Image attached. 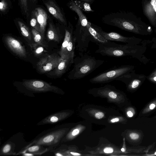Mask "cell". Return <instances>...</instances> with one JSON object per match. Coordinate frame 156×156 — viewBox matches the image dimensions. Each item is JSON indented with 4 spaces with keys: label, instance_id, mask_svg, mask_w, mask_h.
<instances>
[{
    "label": "cell",
    "instance_id": "25",
    "mask_svg": "<svg viewBox=\"0 0 156 156\" xmlns=\"http://www.w3.org/2000/svg\"><path fill=\"white\" fill-rule=\"evenodd\" d=\"M63 146L61 145L57 147H56L50 151V152H52L55 156H63L66 155L65 151L63 148Z\"/></svg>",
    "mask_w": 156,
    "mask_h": 156
},
{
    "label": "cell",
    "instance_id": "6",
    "mask_svg": "<svg viewBox=\"0 0 156 156\" xmlns=\"http://www.w3.org/2000/svg\"><path fill=\"white\" fill-rule=\"evenodd\" d=\"M90 22L87 26H83L78 21L74 31L76 48L80 52L86 51L89 46L90 42L96 43L93 35L89 30V27L91 24Z\"/></svg>",
    "mask_w": 156,
    "mask_h": 156
},
{
    "label": "cell",
    "instance_id": "23",
    "mask_svg": "<svg viewBox=\"0 0 156 156\" xmlns=\"http://www.w3.org/2000/svg\"><path fill=\"white\" fill-rule=\"evenodd\" d=\"M74 3L83 11L89 13L94 12L91 8L90 4L84 2L73 0Z\"/></svg>",
    "mask_w": 156,
    "mask_h": 156
},
{
    "label": "cell",
    "instance_id": "38",
    "mask_svg": "<svg viewBox=\"0 0 156 156\" xmlns=\"http://www.w3.org/2000/svg\"><path fill=\"white\" fill-rule=\"evenodd\" d=\"M119 121V119L118 118H113L111 120V122H118Z\"/></svg>",
    "mask_w": 156,
    "mask_h": 156
},
{
    "label": "cell",
    "instance_id": "22",
    "mask_svg": "<svg viewBox=\"0 0 156 156\" xmlns=\"http://www.w3.org/2000/svg\"><path fill=\"white\" fill-rule=\"evenodd\" d=\"M31 32L34 43L44 47H47L48 45L44 40V37L40 32L33 28L32 29Z\"/></svg>",
    "mask_w": 156,
    "mask_h": 156
},
{
    "label": "cell",
    "instance_id": "18",
    "mask_svg": "<svg viewBox=\"0 0 156 156\" xmlns=\"http://www.w3.org/2000/svg\"><path fill=\"white\" fill-rule=\"evenodd\" d=\"M53 148L51 147H44L40 145H33L25 148H23L18 153V155L25 153H30L31 155H39L48 152H50Z\"/></svg>",
    "mask_w": 156,
    "mask_h": 156
},
{
    "label": "cell",
    "instance_id": "9",
    "mask_svg": "<svg viewBox=\"0 0 156 156\" xmlns=\"http://www.w3.org/2000/svg\"><path fill=\"white\" fill-rule=\"evenodd\" d=\"M146 77L145 75L136 74L134 69L130 72L118 78L116 80L124 83L129 90H134L142 84Z\"/></svg>",
    "mask_w": 156,
    "mask_h": 156
},
{
    "label": "cell",
    "instance_id": "28",
    "mask_svg": "<svg viewBox=\"0 0 156 156\" xmlns=\"http://www.w3.org/2000/svg\"><path fill=\"white\" fill-rule=\"evenodd\" d=\"M30 25L33 28L35 29L41 33L40 26L36 18L34 17L32 18L30 21Z\"/></svg>",
    "mask_w": 156,
    "mask_h": 156
},
{
    "label": "cell",
    "instance_id": "12",
    "mask_svg": "<svg viewBox=\"0 0 156 156\" xmlns=\"http://www.w3.org/2000/svg\"><path fill=\"white\" fill-rule=\"evenodd\" d=\"M4 41L8 48L16 55L21 57H26L25 47L19 40L11 36H7L4 37Z\"/></svg>",
    "mask_w": 156,
    "mask_h": 156
},
{
    "label": "cell",
    "instance_id": "10",
    "mask_svg": "<svg viewBox=\"0 0 156 156\" xmlns=\"http://www.w3.org/2000/svg\"><path fill=\"white\" fill-rule=\"evenodd\" d=\"M62 58L56 53L48 55L41 59L38 62L37 69L42 73L49 72L57 66Z\"/></svg>",
    "mask_w": 156,
    "mask_h": 156
},
{
    "label": "cell",
    "instance_id": "40",
    "mask_svg": "<svg viewBox=\"0 0 156 156\" xmlns=\"http://www.w3.org/2000/svg\"><path fill=\"white\" fill-rule=\"evenodd\" d=\"M70 153L71 154L74 156H80L81 155V154H80L76 152H70Z\"/></svg>",
    "mask_w": 156,
    "mask_h": 156
},
{
    "label": "cell",
    "instance_id": "7",
    "mask_svg": "<svg viewBox=\"0 0 156 156\" xmlns=\"http://www.w3.org/2000/svg\"><path fill=\"white\" fill-rule=\"evenodd\" d=\"M66 27L63 41L58 52V54L62 58L75 56V49L76 48L73 27L69 22L68 25Z\"/></svg>",
    "mask_w": 156,
    "mask_h": 156
},
{
    "label": "cell",
    "instance_id": "31",
    "mask_svg": "<svg viewBox=\"0 0 156 156\" xmlns=\"http://www.w3.org/2000/svg\"><path fill=\"white\" fill-rule=\"evenodd\" d=\"M8 5L5 0H1L0 2V10L4 12L7 9Z\"/></svg>",
    "mask_w": 156,
    "mask_h": 156
},
{
    "label": "cell",
    "instance_id": "41",
    "mask_svg": "<svg viewBox=\"0 0 156 156\" xmlns=\"http://www.w3.org/2000/svg\"><path fill=\"white\" fill-rule=\"evenodd\" d=\"M121 151L122 152H125V150L124 148H122L121 149Z\"/></svg>",
    "mask_w": 156,
    "mask_h": 156
},
{
    "label": "cell",
    "instance_id": "13",
    "mask_svg": "<svg viewBox=\"0 0 156 156\" xmlns=\"http://www.w3.org/2000/svg\"><path fill=\"white\" fill-rule=\"evenodd\" d=\"M143 11L151 24L156 27V0H145L143 4Z\"/></svg>",
    "mask_w": 156,
    "mask_h": 156
},
{
    "label": "cell",
    "instance_id": "33",
    "mask_svg": "<svg viewBox=\"0 0 156 156\" xmlns=\"http://www.w3.org/2000/svg\"><path fill=\"white\" fill-rule=\"evenodd\" d=\"M95 116L98 119H101L104 117V114L101 112H98L95 114Z\"/></svg>",
    "mask_w": 156,
    "mask_h": 156
},
{
    "label": "cell",
    "instance_id": "15",
    "mask_svg": "<svg viewBox=\"0 0 156 156\" xmlns=\"http://www.w3.org/2000/svg\"><path fill=\"white\" fill-rule=\"evenodd\" d=\"M74 56H68L62 58L57 66L54 69L52 75L59 77L65 73L73 63Z\"/></svg>",
    "mask_w": 156,
    "mask_h": 156
},
{
    "label": "cell",
    "instance_id": "21",
    "mask_svg": "<svg viewBox=\"0 0 156 156\" xmlns=\"http://www.w3.org/2000/svg\"><path fill=\"white\" fill-rule=\"evenodd\" d=\"M18 25L20 28L21 34L27 39V41H29L30 46L33 44L34 43L31 42L32 41V36L28 27L22 22L20 21H18Z\"/></svg>",
    "mask_w": 156,
    "mask_h": 156
},
{
    "label": "cell",
    "instance_id": "27",
    "mask_svg": "<svg viewBox=\"0 0 156 156\" xmlns=\"http://www.w3.org/2000/svg\"><path fill=\"white\" fill-rule=\"evenodd\" d=\"M19 2L23 12L27 15L28 13V0H19Z\"/></svg>",
    "mask_w": 156,
    "mask_h": 156
},
{
    "label": "cell",
    "instance_id": "34",
    "mask_svg": "<svg viewBox=\"0 0 156 156\" xmlns=\"http://www.w3.org/2000/svg\"><path fill=\"white\" fill-rule=\"evenodd\" d=\"M104 151L106 153H111L113 152V149L111 147H106L104 149Z\"/></svg>",
    "mask_w": 156,
    "mask_h": 156
},
{
    "label": "cell",
    "instance_id": "11",
    "mask_svg": "<svg viewBox=\"0 0 156 156\" xmlns=\"http://www.w3.org/2000/svg\"><path fill=\"white\" fill-rule=\"evenodd\" d=\"M98 30L100 35L109 41H116L132 44H139L142 41L141 39L134 36L126 37L116 32H105L98 26Z\"/></svg>",
    "mask_w": 156,
    "mask_h": 156
},
{
    "label": "cell",
    "instance_id": "29",
    "mask_svg": "<svg viewBox=\"0 0 156 156\" xmlns=\"http://www.w3.org/2000/svg\"><path fill=\"white\" fill-rule=\"evenodd\" d=\"M146 78L151 82L156 84V69L147 76Z\"/></svg>",
    "mask_w": 156,
    "mask_h": 156
},
{
    "label": "cell",
    "instance_id": "3",
    "mask_svg": "<svg viewBox=\"0 0 156 156\" xmlns=\"http://www.w3.org/2000/svg\"><path fill=\"white\" fill-rule=\"evenodd\" d=\"M104 62L102 60L96 59L93 56L80 52L74 58L73 66L69 72L68 77L69 79H80L88 75Z\"/></svg>",
    "mask_w": 156,
    "mask_h": 156
},
{
    "label": "cell",
    "instance_id": "5",
    "mask_svg": "<svg viewBox=\"0 0 156 156\" xmlns=\"http://www.w3.org/2000/svg\"><path fill=\"white\" fill-rule=\"evenodd\" d=\"M133 66L126 65L116 66L106 70L90 80L93 83H106L116 80L134 69Z\"/></svg>",
    "mask_w": 156,
    "mask_h": 156
},
{
    "label": "cell",
    "instance_id": "32",
    "mask_svg": "<svg viewBox=\"0 0 156 156\" xmlns=\"http://www.w3.org/2000/svg\"><path fill=\"white\" fill-rule=\"evenodd\" d=\"M134 110L133 108L129 109L127 112V115L129 117H132L134 115Z\"/></svg>",
    "mask_w": 156,
    "mask_h": 156
},
{
    "label": "cell",
    "instance_id": "4",
    "mask_svg": "<svg viewBox=\"0 0 156 156\" xmlns=\"http://www.w3.org/2000/svg\"><path fill=\"white\" fill-rule=\"evenodd\" d=\"M66 131L62 126H56L42 132L23 148L33 145H40L55 148L61 142Z\"/></svg>",
    "mask_w": 156,
    "mask_h": 156
},
{
    "label": "cell",
    "instance_id": "2",
    "mask_svg": "<svg viewBox=\"0 0 156 156\" xmlns=\"http://www.w3.org/2000/svg\"><path fill=\"white\" fill-rule=\"evenodd\" d=\"M97 44L98 48L95 53L103 56L115 57L130 56L144 64H146L150 61L145 55L147 47L146 44L144 43L142 45L128 44H122L108 41Z\"/></svg>",
    "mask_w": 156,
    "mask_h": 156
},
{
    "label": "cell",
    "instance_id": "17",
    "mask_svg": "<svg viewBox=\"0 0 156 156\" xmlns=\"http://www.w3.org/2000/svg\"><path fill=\"white\" fill-rule=\"evenodd\" d=\"M33 13L40 26L41 33L44 37L45 28L47 23V14L44 10L40 7L36 8Z\"/></svg>",
    "mask_w": 156,
    "mask_h": 156
},
{
    "label": "cell",
    "instance_id": "35",
    "mask_svg": "<svg viewBox=\"0 0 156 156\" xmlns=\"http://www.w3.org/2000/svg\"><path fill=\"white\" fill-rule=\"evenodd\" d=\"M152 44L151 48L152 49H156V38L153 37L151 40Z\"/></svg>",
    "mask_w": 156,
    "mask_h": 156
},
{
    "label": "cell",
    "instance_id": "24",
    "mask_svg": "<svg viewBox=\"0 0 156 156\" xmlns=\"http://www.w3.org/2000/svg\"><path fill=\"white\" fill-rule=\"evenodd\" d=\"M30 47L33 49L34 55L36 56L40 55L44 51V47L35 43Z\"/></svg>",
    "mask_w": 156,
    "mask_h": 156
},
{
    "label": "cell",
    "instance_id": "8",
    "mask_svg": "<svg viewBox=\"0 0 156 156\" xmlns=\"http://www.w3.org/2000/svg\"><path fill=\"white\" fill-rule=\"evenodd\" d=\"M23 85L27 90L34 92H51L57 94H63L61 89L42 80H25L23 82Z\"/></svg>",
    "mask_w": 156,
    "mask_h": 156
},
{
    "label": "cell",
    "instance_id": "36",
    "mask_svg": "<svg viewBox=\"0 0 156 156\" xmlns=\"http://www.w3.org/2000/svg\"><path fill=\"white\" fill-rule=\"evenodd\" d=\"M79 130L78 129H75L72 132L71 135L73 136H75L77 135L79 133Z\"/></svg>",
    "mask_w": 156,
    "mask_h": 156
},
{
    "label": "cell",
    "instance_id": "19",
    "mask_svg": "<svg viewBox=\"0 0 156 156\" xmlns=\"http://www.w3.org/2000/svg\"><path fill=\"white\" fill-rule=\"evenodd\" d=\"M16 144V142L14 143L12 141L11 139H9L6 142L3 144L1 147L0 150V155H18L17 152L16 151L17 149L16 148L17 145Z\"/></svg>",
    "mask_w": 156,
    "mask_h": 156
},
{
    "label": "cell",
    "instance_id": "20",
    "mask_svg": "<svg viewBox=\"0 0 156 156\" xmlns=\"http://www.w3.org/2000/svg\"><path fill=\"white\" fill-rule=\"evenodd\" d=\"M47 37L48 40L59 42L62 39L63 37L58 29H57L54 25L50 23L48 28Z\"/></svg>",
    "mask_w": 156,
    "mask_h": 156
},
{
    "label": "cell",
    "instance_id": "39",
    "mask_svg": "<svg viewBox=\"0 0 156 156\" xmlns=\"http://www.w3.org/2000/svg\"><path fill=\"white\" fill-rule=\"evenodd\" d=\"M156 155V151H155L153 153L150 154H144L143 155L144 156H153Z\"/></svg>",
    "mask_w": 156,
    "mask_h": 156
},
{
    "label": "cell",
    "instance_id": "26",
    "mask_svg": "<svg viewBox=\"0 0 156 156\" xmlns=\"http://www.w3.org/2000/svg\"><path fill=\"white\" fill-rule=\"evenodd\" d=\"M156 107V100L150 103L143 110L142 113L145 114L154 109Z\"/></svg>",
    "mask_w": 156,
    "mask_h": 156
},
{
    "label": "cell",
    "instance_id": "1",
    "mask_svg": "<svg viewBox=\"0 0 156 156\" xmlns=\"http://www.w3.org/2000/svg\"><path fill=\"white\" fill-rule=\"evenodd\" d=\"M101 20L106 24L136 34L148 35H151L153 32L150 26L131 12L120 11L112 12L104 16Z\"/></svg>",
    "mask_w": 156,
    "mask_h": 156
},
{
    "label": "cell",
    "instance_id": "14",
    "mask_svg": "<svg viewBox=\"0 0 156 156\" xmlns=\"http://www.w3.org/2000/svg\"><path fill=\"white\" fill-rule=\"evenodd\" d=\"M44 4L51 14L64 25L67 26V21L63 12L53 0H48Z\"/></svg>",
    "mask_w": 156,
    "mask_h": 156
},
{
    "label": "cell",
    "instance_id": "37",
    "mask_svg": "<svg viewBox=\"0 0 156 156\" xmlns=\"http://www.w3.org/2000/svg\"><path fill=\"white\" fill-rule=\"evenodd\" d=\"M88 3L90 4H92L94 2L95 0H76Z\"/></svg>",
    "mask_w": 156,
    "mask_h": 156
},
{
    "label": "cell",
    "instance_id": "42",
    "mask_svg": "<svg viewBox=\"0 0 156 156\" xmlns=\"http://www.w3.org/2000/svg\"><path fill=\"white\" fill-rule=\"evenodd\" d=\"M33 2H36L37 0H31Z\"/></svg>",
    "mask_w": 156,
    "mask_h": 156
},
{
    "label": "cell",
    "instance_id": "30",
    "mask_svg": "<svg viewBox=\"0 0 156 156\" xmlns=\"http://www.w3.org/2000/svg\"><path fill=\"white\" fill-rule=\"evenodd\" d=\"M130 139L133 140L137 141L140 138V136L139 133L136 132H132L129 134Z\"/></svg>",
    "mask_w": 156,
    "mask_h": 156
},
{
    "label": "cell",
    "instance_id": "16",
    "mask_svg": "<svg viewBox=\"0 0 156 156\" xmlns=\"http://www.w3.org/2000/svg\"><path fill=\"white\" fill-rule=\"evenodd\" d=\"M68 113L65 112L61 111L57 112L48 116L38 122L37 126L47 124H52L57 123L65 119Z\"/></svg>",
    "mask_w": 156,
    "mask_h": 156
}]
</instances>
